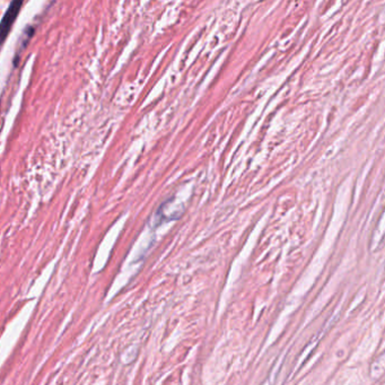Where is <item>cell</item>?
Segmentation results:
<instances>
[{
    "label": "cell",
    "instance_id": "obj_1",
    "mask_svg": "<svg viewBox=\"0 0 385 385\" xmlns=\"http://www.w3.org/2000/svg\"><path fill=\"white\" fill-rule=\"evenodd\" d=\"M23 2L24 0H12L10 7L4 15L2 24H0V37H2L3 41H5L11 28L16 21V17L19 15L22 6H23Z\"/></svg>",
    "mask_w": 385,
    "mask_h": 385
}]
</instances>
